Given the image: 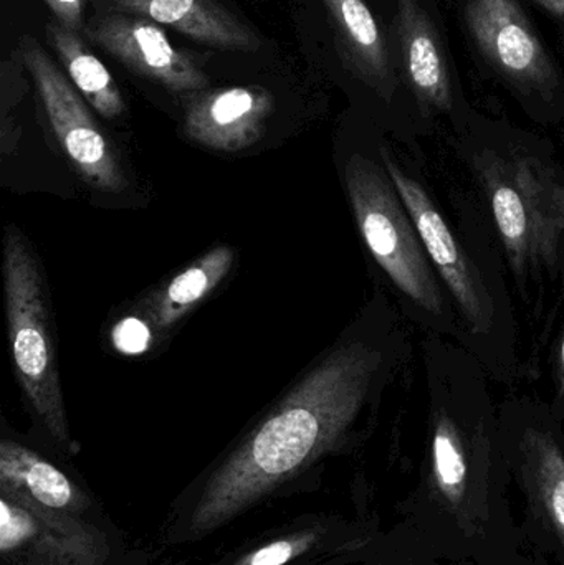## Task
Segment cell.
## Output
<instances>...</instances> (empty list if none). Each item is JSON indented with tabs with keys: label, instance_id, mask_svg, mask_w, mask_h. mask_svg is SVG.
I'll use <instances>...</instances> for the list:
<instances>
[{
	"label": "cell",
	"instance_id": "11",
	"mask_svg": "<svg viewBox=\"0 0 564 565\" xmlns=\"http://www.w3.org/2000/svg\"><path fill=\"white\" fill-rule=\"evenodd\" d=\"M396 33L404 75L421 105L449 111L453 88L446 53L433 19L419 0H397Z\"/></svg>",
	"mask_w": 564,
	"mask_h": 565
},
{
	"label": "cell",
	"instance_id": "22",
	"mask_svg": "<svg viewBox=\"0 0 564 565\" xmlns=\"http://www.w3.org/2000/svg\"><path fill=\"white\" fill-rule=\"evenodd\" d=\"M556 379H558L560 397L564 402V332L560 342L558 355H556Z\"/></svg>",
	"mask_w": 564,
	"mask_h": 565
},
{
	"label": "cell",
	"instance_id": "3",
	"mask_svg": "<svg viewBox=\"0 0 564 565\" xmlns=\"http://www.w3.org/2000/svg\"><path fill=\"white\" fill-rule=\"evenodd\" d=\"M358 228L391 281L426 311L440 315L443 296L416 225L386 169L353 156L344 171Z\"/></svg>",
	"mask_w": 564,
	"mask_h": 565
},
{
	"label": "cell",
	"instance_id": "8",
	"mask_svg": "<svg viewBox=\"0 0 564 565\" xmlns=\"http://www.w3.org/2000/svg\"><path fill=\"white\" fill-rule=\"evenodd\" d=\"M466 20L482 55L523 88L546 89L556 73L517 0H467Z\"/></svg>",
	"mask_w": 564,
	"mask_h": 565
},
{
	"label": "cell",
	"instance_id": "12",
	"mask_svg": "<svg viewBox=\"0 0 564 565\" xmlns=\"http://www.w3.org/2000/svg\"><path fill=\"white\" fill-rule=\"evenodd\" d=\"M334 33L338 46L354 75L368 86L390 99L394 93L393 70L380 25L364 0H321Z\"/></svg>",
	"mask_w": 564,
	"mask_h": 565
},
{
	"label": "cell",
	"instance_id": "23",
	"mask_svg": "<svg viewBox=\"0 0 564 565\" xmlns=\"http://www.w3.org/2000/svg\"><path fill=\"white\" fill-rule=\"evenodd\" d=\"M553 15L564 17V0H536Z\"/></svg>",
	"mask_w": 564,
	"mask_h": 565
},
{
	"label": "cell",
	"instance_id": "18",
	"mask_svg": "<svg viewBox=\"0 0 564 565\" xmlns=\"http://www.w3.org/2000/svg\"><path fill=\"white\" fill-rule=\"evenodd\" d=\"M19 65L15 60L13 63L7 60L2 65V119L9 118L10 109L17 106L25 93V83Z\"/></svg>",
	"mask_w": 564,
	"mask_h": 565
},
{
	"label": "cell",
	"instance_id": "2",
	"mask_svg": "<svg viewBox=\"0 0 564 565\" xmlns=\"http://www.w3.org/2000/svg\"><path fill=\"white\" fill-rule=\"evenodd\" d=\"M2 275L17 381L50 434L68 444L45 280L32 247L15 225L3 234Z\"/></svg>",
	"mask_w": 564,
	"mask_h": 565
},
{
	"label": "cell",
	"instance_id": "17",
	"mask_svg": "<svg viewBox=\"0 0 564 565\" xmlns=\"http://www.w3.org/2000/svg\"><path fill=\"white\" fill-rule=\"evenodd\" d=\"M149 339H151V328L148 322H142L138 318L123 319L115 331H113V341L116 348L129 354L145 351L148 349Z\"/></svg>",
	"mask_w": 564,
	"mask_h": 565
},
{
	"label": "cell",
	"instance_id": "15",
	"mask_svg": "<svg viewBox=\"0 0 564 565\" xmlns=\"http://www.w3.org/2000/svg\"><path fill=\"white\" fill-rule=\"evenodd\" d=\"M469 455L459 425L446 408L434 414L430 438V475L440 497L459 507L469 490Z\"/></svg>",
	"mask_w": 564,
	"mask_h": 565
},
{
	"label": "cell",
	"instance_id": "9",
	"mask_svg": "<svg viewBox=\"0 0 564 565\" xmlns=\"http://www.w3.org/2000/svg\"><path fill=\"white\" fill-rule=\"evenodd\" d=\"M274 98L262 86H232L195 96L185 111V135L222 152H237L264 136Z\"/></svg>",
	"mask_w": 564,
	"mask_h": 565
},
{
	"label": "cell",
	"instance_id": "19",
	"mask_svg": "<svg viewBox=\"0 0 564 565\" xmlns=\"http://www.w3.org/2000/svg\"><path fill=\"white\" fill-rule=\"evenodd\" d=\"M30 521L23 514L10 511L6 501H2V523H0V543L2 550L17 546L29 534Z\"/></svg>",
	"mask_w": 564,
	"mask_h": 565
},
{
	"label": "cell",
	"instance_id": "1",
	"mask_svg": "<svg viewBox=\"0 0 564 565\" xmlns=\"http://www.w3.org/2000/svg\"><path fill=\"white\" fill-rule=\"evenodd\" d=\"M380 367L381 352L358 339L321 358L212 477L192 530H214L333 448L360 415Z\"/></svg>",
	"mask_w": 564,
	"mask_h": 565
},
{
	"label": "cell",
	"instance_id": "7",
	"mask_svg": "<svg viewBox=\"0 0 564 565\" xmlns=\"http://www.w3.org/2000/svg\"><path fill=\"white\" fill-rule=\"evenodd\" d=\"M83 33L126 68L169 92L195 93L209 86L201 65L174 49L152 20L111 10L93 17Z\"/></svg>",
	"mask_w": 564,
	"mask_h": 565
},
{
	"label": "cell",
	"instance_id": "20",
	"mask_svg": "<svg viewBox=\"0 0 564 565\" xmlns=\"http://www.w3.org/2000/svg\"><path fill=\"white\" fill-rule=\"evenodd\" d=\"M45 2L55 13L56 22L78 33L79 30L85 29L82 20V0H45Z\"/></svg>",
	"mask_w": 564,
	"mask_h": 565
},
{
	"label": "cell",
	"instance_id": "5",
	"mask_svg": "<svg viewBox=\"0 0 564 565\" xmlns=\"http://www.w3.org/2000/svg\"><path fill=\"white\" fill-rule=\"evenodd\" d=\"M20 56L32 76L56 141L76 172L99 191H125L128 179L121 161L72 79L60 72L33 36H22Z\"/></svg>",
	"mask_w": 564,
	"mask_h": 565
},
{
	"label": "cell",
	"instance_id": "4",
	"mask_svg": "<svg viewBox=\"0 0 564 565\" xmlns=\"http://www.w3.org/2000/svg\"><path fill=\"white\" fill-rule=\"evenodd\" d=\"M480 174L515 274L553 265L564 232V188L523 158L490 159Z\"/></svg>",
	"mask_w": 564,
	"mask_h": 565
},
{
	"label": "cell",
	"instance_id": "14",
	"mask_svg": "<svg viewBox=\"0 0 564 565\" xmlns=\"http://www.w3.org/2000/svg\"><path fill=\"white\" fill-rule=\"evenodd\" d=\"M46 40L86 103L103 118H119L125 113L121 92L111 73L79 39L78 32L60 22H50L46 25Z\"/></svg>",
	"mask_w": 564,
	"mask_h": 565
},
{
	"label": "cell",
	"instance_id": "21",
	"mask_svg": "<svg viewBox=\"0 0 564 565\" xmlns=\"http://www.w3.org/2000/svg\"><path fill=\"white\" fill-rule=\"evenodd\" d=\"M294 554V544L287 541L270 544L255 554L251 565H284Z\"/></svg>",
	"mask_w": 564,
	"mask_h": 565
},
{
	"label": "cell",
	"instance_id": "16",
	"mask_svg": "<svg viewBox=\"0 0 564 565\" xmlns=\"http://www.w3.org/2000/svg\"><path fill=\"white\" fill-rule=\"evenodd\" d=\"M530 475L543 511L564 547V455L552 435L530 430L525 437Z\"/></svg>",
	"mask_w": 564,
	"mask_h": 565
},
{
	"label": "cell",
	"instance_id": "10",
	"mask_svg": "<svg viewBox=\"0 0 564 565\" xmlns=\"http://www.w3.org/2000/svg\"><path fill=\"white\" fill-rule=\"evenodd\" d=\"M119 12L171 26L214 49L252 53L260 49L257 33L217 0H111Z\"/></svg>",
	"mask_w": 564,
	"mask_h": 565
},
{
	"label": "cell",
	"instance_id": "6",
	"mask_svg": "<svg viewBox=\"0 0 564 565\" xmlns=\"http://www.w3.org/2000/svg\"><path fill=\"white\" fill-rule=\"evenodd\" d=\"M381 158L383 168L416 225L427 257L459 302L470 328L479 334L489 331L493 322V305L486 285L480 280L479 271L457 244L426 189L404 172L386 149L381 151Z\"/></svg>",
	"mask_w": 564,
	"mask_h": 565
},
{
	"label": "cell",
	"instance_id": "13",
	"mask_svg": "<svg viewBox=\"0 0 564 565\" xmlns=\"http://www.w3.org/2000/svg\"><path fill=\"white\" fill-rule=\"evenodd\" d=\"M234 262V250L227 245H219L156 289L142 309L148 315L149 324L158 334L171 332L231 274Z\"/></svg>",
	"mask_w": 564,
	"mask_h": 565
}]
</instances>
